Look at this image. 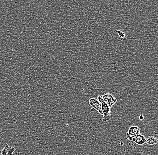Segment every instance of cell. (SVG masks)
<instances>
[{"mask_svg": "<svg viewBox=\"0 0 158 155\" xmlns=\"http://www.w3.org/2000/svg\"><path fill=\"white\" fill-rule=\"evenodd\" d=\"M97 100L101 104L102 110L103 113L102 120L103 122H106L110 120L111 115V108L104 102L102 96H98Z\"/></svg>", "mask_w": 158, "mask_h": 155, "instance_id": "1", "label": "cell"}, {"mask_svg": "<svg viewBox=\"0 0 158 155\" xmlns=\"http://www.w3.org/2000/svg\"><path fill=\"white\" fill-rule=\"evenodd\" d=\"M102 97L104 102L106 103L110 108L112 107L117 102L116 99L109 93H107L103 96H102Z\"/></svg>", "mask_w": 158, "mask_h": 155, "instance_id": "2", "label": "cell"}, {"mask_svg": "<svg viewBox=\"0 0 158 155\" xmlns=\"http://www.w3.org/2000/svg\"><path fill=\"white\" fill-rule=\"evenodd\" d=\"M89 104L93 109L97 111L100 114L103 115V113L102 110L101 104L98 100L94 98H92L89 100Z\"/></svg>", "mask_w": 158, "mask_h": 155, "instance_id": "3", "label": "cell"}, {"mask_svg": "<svg viewBox=\"0 0 158 155\" xmlns=\"http://www.w3.org/2000/svg\"><path fill=\"white\" fill-rule=\"evenodd\" d=\"M15 148L10 146L8 144L5 145L4 148L1 151L2 155H13L15 151Z\"/></svg>", "mask_w": 158, "mask_h": 155, "instance_id": "4", "label": "cell"}, {"mask_svg": "<svg viewBox=\"0 0 158 155\" xmlns=\"http://www.w3.org/2000/svg\"><path fill=\"white\" fill-rule=\"evenodd\" d=\"M133 141L135 142L136 144L139 145H144L146 142V139L144 135L141 134L136 135L133 138Z\"/></svg>", "mask_w": 158, "mask_h": 155, "instance_id": "5", "label": "cell"}, {"mask_svg": "<svg viewBox=\"0 0 158 155\" xmlns=\"http://www.w3.org/2000/svg\"><path fill=\"white\" fill-rule=\"evenodd\" d=\"M128 132L132 134V135L136 136V135L140 134V128L138 126H131L129 128Z\"/></svg>", "mask_w": 158, "mask_h": 155, "instance_id": "6", "label": "cell"}, {"mask_svg": "<svg viewBox=\"0 0 158 155\" xmlns=\"http://www.w3.org/2000/svg\"><path fill=\"white\" fill-rule=\"evenodd\" d=\"M157 142V139L154 136H150L148 137V139H146V143L149 145H155L156 144Z\"/></svg>", "mask_w": 158, "mask_h": 155, "instance_id": "7", "label": "cell"}, {"mask_svg": "<svg viewBox=\"0 0 158 155\" xmlns=\"http://www.w3.org/2000/svg\"><path fill=\"white\" fill-rule=\"evenodd\" d=\"M126 138H127V139H128V140H133V138H134L135 136L132 135V134L129 133V132H127L126 134Z\"/></svg>", "mask_w": 158, "mask_h": 155, "instance_id": "8", "label": "cell"}, {"mask_svg": "<svg viewBox=\"0 0 158 155\" xmlns=\"http://www.w3.org/2000/svg\"><path fill=\"white\" fill-rule=\"evenodd\" d=\"M116 33H117L118 36L121 38H123L125 37V34L124 33V32H123V31H121L120 30H117Z\"/></svg>", "mask_w": 158, "mask_h": 155, "instance_id": "9", "label": "cell"}, {"mask_svg": "<svg viewBox=\"0 0 158 155\" xmlns=\"http://www.w3.org/2000/svg\"><path fill=\"white\" fill-rule=\"evenodd\" d=\"M143 119H144V117H143L142 114H141L140 116H139V119L141 120H143Z\"/></svg>", "mask_w": 158, "mask_h": 155, "instance_id": "10", "label": "cell"}]
</instances>
